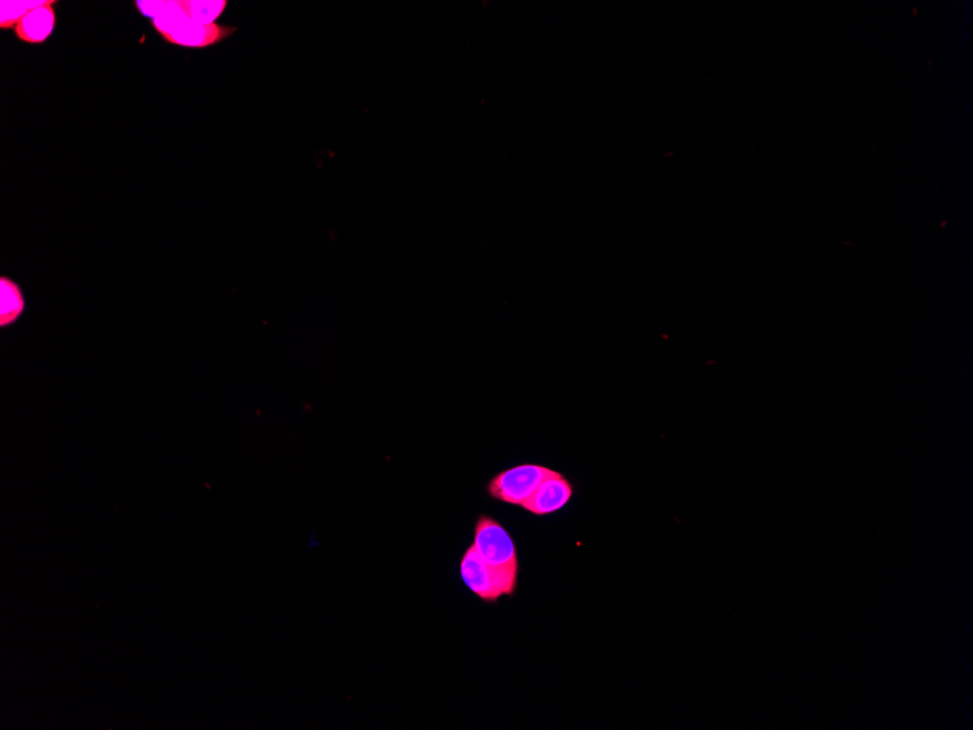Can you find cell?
Masks as SVG:
<instances>
[{"instance_id":"1","label":"cell","mask_w":973,"mask_h":730,"mask_svg":"<svg viewBox=\"0 0 973 730\" xmlns=\"http://www.w3.org/2000/svg\"><path fill=\"white\" fill-rule=\"evenodd\" d=\"M459 572L462 582L484 602H496L502 596H512L518 588L519 569H494L488 566L472 545L462 557Z\"/></svg>"},{"instance_id":"2","label":"cell","mask_w":973,"mask_h":730,"mask_svg":"<svg viewBox=\"0 0 973 730\" xmlns=\"http://www.w3.org/2000/svg\"><path fill=\"white\" fill-rule=\"evenodd\" d=\"M551 468L537 464H523L518 467L507 468L502 473L491 478L487 492L491 499L507 503V505L523 508L538 489L541 481L547 477Z\"/></svg>"},{"instance_id":"3","label":"cell","mask_w":973,"mask_h":730,"mask_svg":"<svg viewBox=\"0 0 973 730\" xmlns=\"http://www.w3.org/2000/svg\"><path fill=\"white\" fill-rule=\"evenodd\" d=\"M472 547L494 569H519L518 551L512 535L491 516L478 518Z\"/></svg>"},{"instance_id":"4","label":"cell","mask_w":973,"mask_h":730,"mask_svg":"<svg viewBox=\"0 0 973 730\" xmlns=\"http://www.w3.org/2000/svg\"><path fill=\"white\" fill-rule=\"evenodd\" d=\"M574 487L563 474L550 470L523 509L535 516L553 515L569 505Z\"/></svg>"},{"instance_id":"5","label":"cell","mask_w":973,"mask_h":730,"mask_svg":"<svg viewBox=\"0 0 973 730\" xmlns=\"http://www.w3.org/2000/svg\"><path fill=\"white\" fill-rule=\"evenodd\" d=\"M234 27H225L219 24H200L185 17L174 30L162 35L168 43L183 47H202L213 46L225 40L229 35L234 34Z\"/></svg>"},{"instance_id":"6","label":"cell","mask_w":973,"mask_h":730,"mask_svg":"<svg viewBox=\"0 0 973 730\" xmlns=\"http://www.w3.org/2000/svg\"><path fill=\"white\" fill-rule=\"evenodd\" d=\"M53 5L54 2L51 0L47 5L34 9L22 18V21L15 28L19 40L25 41V43L40 44L50 37L54 25H56V12H54Z\"/></svg>"},{"instance_id":"7","label":"cell","mask_w":973,"mask_h":730,"mask_svg":"<svg viewBox=\"0 0 973 730\" xmlns=\"http://www.w3.org/2000/svg\"><path fill=\"white\" fill-rule=\"evenodd\" d=\"M0 325L14 324L25 309L21 288L8 277L0 279Z\"/></svg>"},{"instance_id":"8","label":"cell","mask_w":973,"mask_h":730,"mask_svg":"<svg viewBox=\"0 0 973 730\" xmlns=\"http://www.w3.org/2000/svg\"><path fill=\"white\" fill-rule=\"evenodd\" d=\"M228 3L225 0H185L181 2L183 11L188 18L200 24H215L216 19L225 11Z\"/></svg>"},{"instance_id":"9","label":"cell","mask_w":973,"mask_h":730,"mask_svg":"<svg viewBox=\"0 0 973 730\" xmlns=\"http://www.w3.org/2000/svg\"><path fill=\"white\" fill-rule=\"evenodd\" d=\"M49 2H44V0H11V2H0V27L3 30H8V28H17L19 22L25 15L30 14L34 9L40 8V6L47 5Z\"/></svg>"},{"instance_id":"10","label":"cell","mask_w":973,"mask_h":730,"mask_svg":"<svg viewBox=\"0 0 973 730\" xmlns=\"http://www.w3.org/2000/svg\"><path fill=\"white\" fill-rule=\"evenodd\" d=\"M172 5V0H162V2H136L137 8L145 17L156 19L164 15Z\"/></svg>"}]
</instances>
